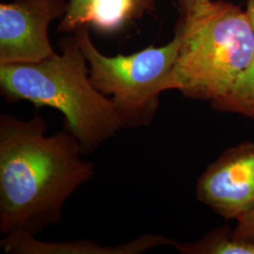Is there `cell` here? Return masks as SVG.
<instances>
[{
	"label": "cell",
	"instance_id": "6da1fadb",
	"mask_svg": "<svg viewBox=\"0 0 254 254\" xmlns=\"http://www.w3.org/2000/svg\"><path fill=\"white\" fill-rule=\"evenodd\" d=\"M45 119L0 116V232L36 236L62 220L66 201L91 181L95 166L85 160L75 136L64 127L46 135Z\"/></svg>",
	"mask_w": 254,
	"mask_h": 254
},
{
	"label": "cell",
	"instance_id": "7a4b0ae2",
	"mask_svg": "<svg viewBox=\"0 0 254 254\" xmlns=\"http://www.w3.org/2000/svg\"><path fill=\"white\" fill-rule=\"evenodd\" d=\"M61 54L32 64H0V93L8 103L27 101L61 111L67 128L91 154L123 127L112 101L92 85L90 68L73 34L64 37Z\"/></svg>",
	"mask_w": 254,
	"mask_h": 254
},
{
	"label": "cell",
	"instance_id": "3957f363",
	"mask_svg": "<svg viewBox=\"0 0 254 254\" xmlns=\"http://www.w3.org/2000/svg\"><path fill=\"white\" fill-rule=\"evenodd\" d=\"M176 28L181 46L164 91L178 90L187 98L211 103L225 96L254 58L249 12L230 2L210 0L182 15Z\"/></svg>",
	"mask_w": 254,
	"mask_h": 254
},
{
	"label": "cell",
	"instance_id": "277c9868",
	"mask_svg": "<svg viewBox=\"0 0 254 254\" xmlns=\"http://www.w3.org/2000/svg\"><path fill=\"white\" fill-rule=\"evenodd\" d=\"M89 27H78L73 34L90 65L92 85L104 95L111 96L123 129L150 126L178 56L180 31L175 28V35L166 46H151L133 54L108 57L92 43Z\"/></svg>",
	"mask_w": 254,
	"mask_h": 254
},
{
	"label": "cell",
	"instance_id": "5b68a950",
	"mask_svg": "<svg viewBox=\"0 0 254 254\" xmlns=\"http://www.w3.org/2000/svg\"><path fill=\"white\" fill-rule=\"evenodd\" d=\"M65 0H14L0 5V64L39 63L57 54L48 35L56 18H63Z\"/></svg>",
	"mask_w": 254,
	"mask_h": 254
},
{
	"label": "cell",
	"instance_id": "8992f818",
	"mask_svg": "<svg viewBox=\"0 0 254 254\" xmlns=\"http://www.w3.org/2000/svg\"><path fill=\"white\" fill-rule=\"evenodd\" d=\"M197 199L221 218L238 219L254 208V143L226 149L201 173Z\"/></svg>",
	"mask_w": 254,
	"mask_h": 254
},
{
	"label": "cell",
	"instance_id": "52a82bcc",
	"mask_svg": "<svg viewBox=\"0 0 254 254\" xmlns=\"http://www.w3.org/2000/svg\"><path fill=\"white\" fill-rule=\"evenodd\" d=\"M173 240L161 235L145 234L117 246L102 245L89 239L54 242L42 241L25 232L11 233L0 241L9 254H140L159 246H173Z\"/></svg>",
	"mask_w": 254,
	"mask_h": 254
},
{
	"label": "cell",
	"instance_id": "ba28073f",
	"mask_svg": "<svg viewBox=\"0 0 254 254\" xmlns=\"http://www.w3.org/2000/svg\"><path fill=\"white\" fill-rule=\"evenodd\" d=\"M155 2L156 0H70L58 30L73 33L82 26H91L102 33H112L155 9Z\"/></svg>",
	"mask_w": 254,
	"mask_h": 254
},
{
	"label": "cell",
	"instance_id": "9c48e42d",
	"mask_svg": "<svg viewBox=\"0 0 254 254\" xmlns=\"http://www.w3.org/2000/svg\"><path fill=\"white\" fill-rule=\"evenodd\" d=\"M182 254H254V243L236 238L229 226L216 228L193 242H173Z\"/></svg>",
	"mask_w": 254,
	"mask_h": 254
},
{
	"label": "cell",
	"instance_id": "30bf717a",
	"mask_svg": "<svg viewBox=\"0 0 254 254\" xmlns=\"http://www.w3.org/2000/svg\"><path fill=\"white\" fill-rule=\"evenodd\" d=\"M247 6L254 27V0H248ZM211 107L219 112L236 113L254 120V53L250 67L233 89L225 96L212 102Z\"/></svg>",
	"mask_w": 254,
	"mask_h": 254
},
{
	"label": "cell",
	"instance_id": "8fae6325",
	"mask_svg": "<svg viewBox=\"0 0 254 254\" xmlns=\"http://www.w3.org/2000/svg\"><path fill=\"white\" fill-rule=\"evenodd\" d=\"M234 233L237 239L254 243V208L236 219Z\"/></svg>",
	"mask_w": 254,
	"mask_h": 254
},
{
	"label": "cell",
	"instance_id": "7c38bea8",
	"mask_svg": "<svg viewBox=\"0 0 254 254\" xmlns=\"http://www.w3.org/2000/svg\"><path fill=\"white\" fill-rule=\"evenodd\" d=\"M210 0H177L182 15H186Z\"/></svg>",
	"mask_w": 254,
	"mask_h": 254
}]
</instances>
